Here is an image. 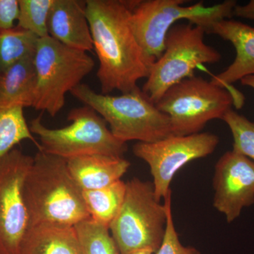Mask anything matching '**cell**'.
Here are the masks:
<instances>
[{"label": "cell", "instance_id": "27", "mask_svg": "<svg viewBox=\"0 0 254 254\" xmlns=\"http://www.w3.org/2000/svg\"><path fill=\"white\" fill-rule=\"evenodd\" d=\"M240 81L243 86L250 87V88L254 89V75L246 76V77L242 78Z\"/></svg>", "mask_w": 254, "mask_h": 254}, {"label": "cell", "instance_id": "4", "mask_svg": "<svg viewBox=\"0 0 254 254\" xmlns=\"http://www.w3.org/2000/svg\"><path fill=\"white\" fill-rule=\"evenodd\" d=\"M185 0H146L138 1L131 14V26L140 46L148 57L155 61L165 50V41L170 28L180 20L199 26L209 33L215 24L233 16L237 1L206 6L202 1L185 6Z\"/></svg>", "mask_w": 254, "mask_h": 254}, {"label": "cell", "instance_id": "28", "mask_svg": "<svg viewBox=\"0 0 254 254\" xmlns=\"http://www.w3.org/2000/svg\"><path fill=\"white\" fill-rule=\"evenodd\" d=\"M155 254L153 251L148 250V249H143V250H137L136 252L130 254Z\"/></svg>", "mask_w": 254, "mask_h": 254}, {"label": "cell", "instance_id": "11", "mask_svg": "<svg viewBox=\"0 0 254 254\" xmlns=\"http://www.w3.org/2000/svg\"><path fill=\"white\" fill-rule=\"evenodd\" d=\"M33 162L16 148L0 160V254H18L29 227L23 184Z\"/></svg>", "mask_w": 254, "mask_h": 254}, {"label": "cell", "instance_id": "21", "mask_svg": "<svg viewBox=\"0 0 254 254\" xmlns=\"http://www.w3.org/2000/svg\"><path fill=\"white\" fill-rule=\"evenodd\" d=\"M82 254H120L109 227L89 218L75 225Z\"/></svg>", "mask_w": 254, "mask_h": 254}, {"label": "cell", "instance_id": "23", "mask_svg": "<svg viewBox=\"0 0 254 254\" xmlns=\"http://www.w3.org/2000/svg\"><path fill=\"white\" fill-rule=\"evenodd\" d=\"M233 137L232 150L245 155L254 163V123L232 109L224 115Z\"/></svg>", "mask_w": 254, "mask_h": 254}, {"label": "cell", "instance_id": "26", "mask_svg": "<svg viewBox=\"0 0 254 254\" xmlns=\"http://www.w3.org/2000/svg\"><path fill=\"white\" fill-rule=\"evenodd\" d=\"M233 16L254 21V0H252L244 6L237 5L234 9Z\"/></svg>", "mask_w": 254, "mask_h": 254}, {"label": "cell", "instance_id": "9", "mask_svg": "<svg viewBox=\"0 0 254 254\" xmlns=\"http://www.w3.org/2000/svg\"><path fill=\"white\" fill-rule=\"evenodd\" d=\"M235 103L227 88L193 76L169 88L155 105L168 115L172 134L188 136L200 133L211 120H222Z\"/></svg>", "mask_w": 254, "mask_h": 254}, {"label": "cell", "instance_id": "17", "mask_svg": "<svg viewBox=\"0 0 254 254\" xmlns=\"http://www.w3.org/2000/svg\"><path fill=\"white\" fill-rule=\"evenodd\" d=\"M34 54L18 62L0 76V109L33 106L36 86Z\"/></svg>", "mask_w": 254, "mask_h": 254}, {"label": "cell", "instance_id": "1", "mask_svg": "<svg viewBox=\"0 0 254 254\" xmlns=\"http://www.w3.org/2000/svg\"><path fill=\"white\" fill-rule=\"evenodd\" d=\"M138 1L87 0L86 11L93 49L99 61L101 93H128L148 77L154 63L137 41L131 14Z\"/></svg>", "mask_w": 254, "mask_h": 254}, {"label": "cell", "instance_id": "6", "mask_svg": "<svg viewBox=\"0 0 254 254\" xmlns=\"http://www.w3.org/2000/svg\"><path fill=\"white\" fill-rule=\"evenodd\" d=\"M36 86L32 108L55 117L72 91L95 66L86 52L62 44L50 36L39 38L34 54Z\"/></svg>", "mask_w": 254, "mask_h": 254}, {"label": "cell", "instance_id": "13", "mask_svg": "<svg viewBox=\"0 0 254 254\" xmlns=\"http://www.w3.org/2000/svg\"><path fill=\"white\" fill-rule=\"evenodd\" d=\"M48 29L49 36L64 46L86 53L93 50L86 1L54 0Z\"/></svg>", "mask_w": 254, "mask_h": 254}, {"label": "cell", "instance_id": "8", "mask_svg": "<svg viewBox=\"0 0 254 254\" xmlns=\"http://www.w3.org/2000/svg\"><path fill=\"white\" fill-rule=\"evenodd\" d=\"M205 33L203 28L190 23L175 24L170 28L163 54L152 64L142 88L155 104L169 88L195 76L199 65L221 60L218 50L205 43Z\"/></svg>", "mask_w": 254, "mask_h": 254}, {"label": "cell", "instance_id": "24", "mask_svg": "<svg viewBox=\"0 0 254 254\" xmlns=\"http://www.w3.org/2000/svg\"><path fill=\"white\" fill-rule=\"evenodd\" d=\"M164 201L167 205L166 231L163 243L155 254H200L195 247H187L180 242L172 213V191L164 198Z\"/></svg>", "mask_w": 254, "mask_h": 254}, {"label": "cell", "instance_id": "15", "mask_svg": "<svg viewBox=\"0 0 254 254\" xmlns=\"http://www.w3.org/2000/svg\"><path fill=\"white\" fill-rule=\"evenodd\" d=\"M69 173L82 190H95L121 180L131 163L124 157L94 154L66 160Z\"/></svg>", "mask_w": 254, "mask_h": 254}, {"label": "cell", "instance_id": "25", "mask_svg": "<svg viewBox=\"0 0 254 254\" xmlns=\"http://www.w3.org/2000/svg\"><path fill=\"white\" fill-rule=\"evenodd\" d=\"M18 13V0H0V32L14 27Z\"/></svg>", "mask_w": 254, "mask_h": 254}, {"label": "cell", "instance_id": "20", "mask_svg": "<svg viewBox=\"0 0 254 254\" xmlns=\"http://www.w3.org/2000/svg\"><path fill=\"white\" fill-rule=\"evenodd\" d=\"M23 108L0 109V160L14 146L24 140L35 143L38 150L40 143L35 139L23 115Z\"/></svg>", "mask_w": 254, "mask_h": 254}, {"label": "cell", "instance_id": "14", "mask_svg": "<svg viewBox=\"0 0 254 254\" xmlns=\"http://www.w3.org/2000/svg\"><path fill=\"white\" fill-rule=\"evenodd\" d=\"M209 33L230 42L236 50L233 63L211 81L230 90V87L246 76L254 75V28L236 21L224 19L215 23Z\"/></svg>", "mask_w": 254, "mask_h": 254}, {"label": "cell", "instance_id": "3", "mask_svg": "<svg viewBox=\"0 0 254 254\" xmlns=\"http://www.w3.org/2000/svg\"><path fill=\"white\" fill-rule=\"evenodd\" d=\"M71 93L94 110L120 141L152 143L172 135L168 115L162 113L139 87L113 96L96 93L88 85L81 83Z\"/></svg>", "mask_w": 254, "mask_h": 254}, {"label": "cell", "instance_id": "22", "mask_svg": "<svg viewBox=\"0 0 254 254\" xmlns=\"http://www.w3.org/2000/svg\"><path fill=\"white\" fill-rule=\"evenodd\" d=\"M54 0H18L17 27L39 38L49 36L48 18Z\"/></svg>", "mask_w": 254, "mask_h": 254}, {"label": "cell", "instance_id": "16", "mask_svg": "<svg viewBox=\"0 0 254 254\" xmlns=\"http://www.w3.org/2000/svg\"><path fill=\"white\" fill-rule=\"evenodd\" d=\"M18 254H82L74 226L43 223L28 227Z\"/></svg>", "mask_w": 254, "mask_h": 254}, {"label": "cell", "instance_id": "19", "mask_svg": "<svg viewBox=\"0 0 254 254\" xmlns=\"http://www.w3.org/2000/svg\"><path fill=\"white\" fill-rule=\"evenodd\" d=\"M39 38L17 26L0 32V76L10 67L33 55Z\"/></svg>", "mask_w": 254, "mask_h": 254}, {"label": "cell", "instance_id": "5", "mask_svg": "<svg viewBox=\"0 0 254 254\" xmlns=\"http://www.w3.org/2000/svg\"><path fill=\"white\" fill-rule=\"evenodd\" d=\"M167 205L155 194L153 182L132 179L126 183L121 208L109 226L120 254L148 249L154 253L166 231Z\"/></svg>", "mask_w": 254, "mask_h": 254}, {"label": "cell", "instance_id": "18", "mask_svg": "<svg viewBox=\"0 0 254 254\" xmlns=\"http://www.w3.org/2000/svg\"><path fill=\"white\" fill-rule=\"evenodd\" d=\"M126 193L123 180L101 189L83 190V196L90 218L109 227L121 208Z\"/></svg>", "mask_w": 254, "mask_h": 254}, {"label": "cell", "instance_id": "10", "mask_svg": "<svg viewBox=\"0 0 254 254\" xmlns=\"http://www.w3.org/2000/svg\"><path fill=\"white\" fill-rule=\"evenodd\" d=\"M219 141L218 136L209 132L172 134L152 143L138 142L133 145V153L149 166L155 196L161 200L172 191L170 185L177 172L187 163L212 154Z\"/></svg>", "mask_w": 254, "mask_h": 254}, {"label": "cell", "instance_id": "2", "mask_svg": "<svg viewBox=\"0 0 254 254\" xmlns=\"http://www.w3.org/2000/svg\"><path fill=\"white\" fill-rule=\"evenodd\" d=\"M29 226L48 223L75 226L90 218L83 190L66 159L38 150L23 184Z\"/></svg>", "mask_w": 254, "mask_h": 254}, {"label": "cell", "instance_id": "7", "mask_svg": "<svg viewBox=\"0 0 254 254\" xmlns=\"http://www.w3.org/2000/svg\"><path fill=\"white\" fill-rule=\"evenodd\" d=\"M67 120L69 125L55 129L45 126L41 116L32 120L30 130L39 138V150L66 160L94 154L123 157L126 153L127 143L115 138L106 122L90 107L71 110Z\"/></svg>", "mask_w": 254, "mask_h": 254}, {"label": "cell", "instance_id": "12", "mask_svg": "<svg viewBox=\"0 0 254 254\" xmlns=\"http://www.w3.org/2000/svg\"><path fill=\"white\" fill-rule=\"evenodd\" d=\"M213 205L225 215L227 222L235 221L242 209L254 204V163L232 150L219 159L213 177Z\"/></svg>", "mask_w": 254, "mask_h": 254}]
</instances>
